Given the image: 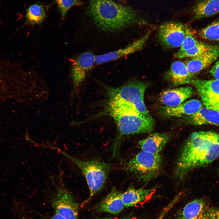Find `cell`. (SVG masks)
Segmentation results:
<instances>
[{"mask_svg":"<svg viewBox=\"0 0 219 219\" xmlns=\"http://www.w3.org/2000/svg\"><path fill=\"white\" fill-rule=\"evenodd\" d=\"M61 178L51 200L52 206L55 213L65 219H78V204L62 182Z\"/></svg>","mask_w":219,"mask_h":219,"instance_id":"cell-8","label":"cell"},{"mask_svg":"<svg viewBox=\"0 0 219 219\" xmlns=\"http://www.w3.org/2000/svg\"><path fill=\"white\" fill-rule=\"evenodd\" d=\"M209 208L203 200L195 199L179 210L173 219H209Z\"/></svg>","mask_w":219,"mask_h":219,"instance_id":"cell-13","label":"cell"},{"mask_svg":"<svg viewBox=\"0 0 219 219\" xmlns=\"http://www.w3.org/2000/svg\"><path fill=\"white\" fill-rule=\"evenodd\" d=\"M86 12L97 26L105 31H120L143 22L132 8L113 0H90Z\"/></svg>","mask_w":219,"mask_h":219,"instance_id":"cell-2","label":"cell"},{"mask_svg":"<svg viewBox=\"0 0 219 219\" xmlns=\"http://www.w3.org/2000/svg\"><path fill=\"white\" fill-rule=\"evenodd\" d=\"M60 151L75 163L85 176L90 193L88 198L84 203L87 202L103 188L109 174L110 164L98 158L82 160L71 156L61 150Z\"/></svg>","mask_w":219,"mask_h":219,"instance_id":"cell-4","label":"cell"},{"mask_svg":"<svg viewBox=\"0 0 219 219\" xmlns=\"http://www.w3.org/2000/svg\"><path fill=\"white\" fill-rule=\"evenodd\" d=\"M165 75L166 78L176 86L188 83L191 82L193 78L186 64L180 61L172 63Z\"/></svg>","mask_w":219,"mask_h":219,"instance_id":"cell-19","label":"cell"},{"mask_svg":"<svg viewBox=\"0 0 219 219\" xmlns=\"http://www.w3.org/2000/svg\"><path fill=\"white\" fill-rule=\"evenodd\" d=\"M205 107L219 112V79H199L191 81Z\"/></svg>","mask_w":219,"mask_h":219,"instance_id":"cell-9","label":"cell"},{"mask_svg":"<svg viewBox=\"0 0 219 219\" xmlns=\"http://www.w3.org/2000/svg\"><path fill=\"white\" fill-rule=\"evenodd\" d=\"M24 79V69L20 64L0 60V103L9 99L21 102Z\"/></svg>","mask_w":219,"mask_h":219,"instance_id":"cell-3","label":"cell"},{"mask_svg":"<svg viewBox=\"0 0 219 219\" xmlns=\"http://www.w3.org/2000/svg\"><path fill=\"white\" fill-rule=\"evenodd\" d=\"M110 116L117 125L119 133L112 146L114 157L119 154L123 137L135 134L149 133L153 130L155 124L152 117H149L141 114H113Z\"/></svg>","mask_w":219,"mask_h":219,"instance_id":"cell-5","label":"cell"},{"mask_svg":"<svg viewBox=\"0 0 219 219\" xmlns=\"http://www.w3.org/2000/svg\"><path fill=\"white\" fill-rule=\"evenodd\" d=\"M199 34L203 39L219 42V18L201 29Z\"/></svg>","mask_w":219,"mask_h":219,"instance_id":"cell-26","label":"cell"},{"mask_svg":"<svg viewBox=\"0 0 219 219\" xmlns=\"http://www.w3.org/2000/svg\"><path fill=\"white\" fill-rule=\"evenodd\" d=\"M202 106L200 101L191 99L175 107L165 106L162 108L161 112L164 116L167 117L187 116L197 112Z\"/></svg>","mask_w":219,"mask_h":219,"instance_id":"cell-17","label":"cell"},{"mask_svg":"<svg viewBox=\"0 0 219 219\" xmlns=\"http://www.w3.org/2000/svg\"><path fill=\"white\" fill-rule=\"evenodd\" d=\"M192 11L196 19L212 16L219 12V0H198Z\"/></svg>","mask_w":219,"mask_h":219,"instance_id":"cell-22","label":"cell"},{"mask_svg":"<svg viewBox=\"0 0 219 219\" xmlns=\"http://www.w3.org/2000/svg\"><path fill=\"white\" fill-rule=\"evenodd\" d=\"M219 56V46H213L210 50L197 56L190 58L186 63L193 77L211 64Z\"/></svg>","mask_w":219,"mask_h":219,"instance_id":"cell-14","label":"cell"},{"mask_svg":"<svg viewBox=\"0 0 219 219\" xmlns=\"http://www.w3.org/2000/svg\"><path fill=\"white\" fill-rule=\"evenodd\" d=\"M109 96L107 109L109 115L141 114L134 105L129 102L116 96Z\"/></svg>","mask_w":219,"mask_h":219,"instance_id":"cell-23","label":"cell"},{"mask_svg":"<svg viewBox=\"0 0 219 219\" xmlns=\"http://www.w3.org/2000/svg\"><path fill=\"white\" fill-rule=\"evenodd\" d=\"M213 46V45L200 41L190 49L182 51H178L175 54L174 56L176 57L179 58H191L205 52L210 50Z\"/></svg>","mask_w":219,"mask_h":219,"instance_id":"cell-25","label":"cell"},{"mask_svg":"<svg viewBox=\"0 0 219 219\" xmlns=\"http://www.w3.org/2000/svg\"><path fill=\"white\" fill-rule=\"evenodd\" d=\"M148 86L146 82L131 80L117 88L107 87L109 95L121 98L132 104L141 114L152 117L147 109L144 102V94Z\"/></svg>","mask_w":219,"mask_h":219,"instance_id":"cell-7","label":"cell"},{"mask_svg":"<svg viewBox=\"0 0 219 219\" xmlns=\"http://www.w3.org/2000/svg\"><path fill=\"white\" fill-rule=\"evenodd\" d=\"M155 191L154 188L136 189L130 187L121 194L125 207H134L145 201L151 197Z\"/></svg>","mask_w":219,"mask_h":219,"instance_id":"cell-18","label":"cell"},{"mask_svg":"<svg viewBox=\"0 0 219 219\" xmlns=\"http://www.w3.org/2000/svg\"><path fill=\"white\" fill-rule=\"evenodd\" d=\"M187 26L179 22L165 23L161 25L158 28L159 40L164 46L168 48L180 47L185 37Z\"/></svg>","mask_w":219,"mask_h":219,"instance_id":"cell-10","label":"cell"},{"mask_svg":"<svg viewBox=\"0 0 219 219\" xmlns=\"http://www.w3.org/2000/svg\"><path fill=\"white\" fill-rule=\"evenodd\" d=\"M160 154H154L142 151L124 165L125 169L138 180L148 182L158 175L162 167Z\"/></svg>","mask_w":219,"mask_h":219,"instance_id":"cell-6","label":"cell"},{"mask_svg":"<svg viewBox=\"0 0 219 219\" xmlns=\"http://www.w3.org/2000/svg\"><path fill=\"white\" fill-rule=\"evenodd\" d=\"M210 73L215 79H219V60L212 66Z\"/></svg>","mask_w":219,"mask_h":219,"instance_id":"cell-29","label":"cell"},{"mask_svg":"<svg viewBox=\"0 0 219 219\" xmlns=\"http://www.w3.org/2000/svg\"><path fill=\"white\" fill-rule=\"evenodd\" d=\"M102 219H136L134 217L130 215H127L121 217H106Z\"/></svg>","mask_w":219,"mask_h":219,"instance_id":"cell-31","label":"cell"},{"mask_svg":"<svg viewBox=\"0 0 219 219\" xmlns=\"http://www.w3.org/2000/svg\"><path fill=\"white\" fill-rule=\"evenodd\" d=\"M209 219H219V208L209 207Z\"/></svg>","mask_w":219,"mask_h":219,"instance_id":"cell-30","label":"cell"},{"mask_svg":"<svg viewBox=\"0 0 219 219\" xmlns=\"http://www.w3.org/2000/svg\"><path fill=\"white\" fill-rule=\"evenodd\" d=\"M219 156V134L212 131L193 132L181 150L175 175L182 179L192 170L211 163Z\"/></svg>","mask_w":219,"mask_h":219,"instance_id":"cell-1","label":"cell"},{"mask_svg":"<svg viewBox=\"0 0 219 219\" xmlns=\"http://www.w3.org/2000/svg\"><path fill=\"white\" fill-rule=\"evenodd\" d=\"M121 194L115 187H112L109 194L96 207L95 210L113 215L120 214L125 207Z\"/></svg>","mask_w":219,"mask_h":219,"instance_id":"cell-16","label":"cell"},{"mask_svg":"<svg viewBox=\"0 0 219 219\" xmlns=\"http://www.w3.org/2000/svg\"><path fill=\"white\" fill-rule=\"evenodd\" d=\"M96 56L92 52L86 51L73 61L71 77L74 89L77 88L85 80L87 73L95 64Z\"/></svg>","mask_w":219,"mask_h":219,"instance_id":"cell-11","label":"cell"},{"mask_svg":"<svg viewBox=\"0 0 219 219\" xmlns=\"http://www.w3.org/2000/svg\"><path fill=\"white\" fill-rule=\"evenodd\" d=\"M49 219H65L60 215L55 213Z\"/></svg>","mask_w":219,"mask_h":219,"instance_id":"cell-32","label":"cell"},{"mask_svg":"<svg viewBox=\"0 0 219 219\" xmlns=\"http://www.w3.org/2000/svg\"><path fill=\"white\" fill-rule=\"evenodd\" d=\"M186 122L194 125L210 124L219 126V112L202 107L196 113L187 116Z\"/></svg>","mask_w":219,"mask_h":219,"instance_id":"cell-21","label":"cell"},{"mask_svg":"<svg viewBox=\"0 0 219 219\" xmlns=\"http://www.w3.org/2000/svg\"><path fill=\"white\" fill-rule=\"evenodd\" d=\"M58 10L60 12L61 18L64 19L68 11L74 6H80L82 2L79 0H55Z\"/></svg>","mask_w":219,"mask_h":219,"instance_id":"cell-27","label":"cell"},{"mask_svg":"<svg viewBox=\"0 0 219 219\" xmlns=\"http://www.w3.org/2000/svg\"><path fill=\"white\" fill-rule=\"evenodd\" d=\"M193 93L192 88L189 86L168 89L161 93L159 100L166 106L175 107L184 102Z\"/></svg>","mask_w":219,"mask_h":219,"instance_id":"cell-15","label":"cell"},{"mask_svg":"<svg viewBox=\"0 0 219 219\" xmlns=\"http://www.w3.org/2000/svg\"><path fill=\"white\" fill-rule=\"evenodd\" d=\"M200 42L196 38L193 31L187 26L185 37L180 49L178 51H182L190 49L195 46Z\"/></svg>","mask_w":219,"mask_h":219,"instance_id":"cell-28","label":"cell"},{"mask_svg":"<svg viewBox=\"0 0 219 219\" xmlns=\"http://www.w3.org/2000/svg\"><path fill=\"white\" fill-rule=\"evenodd\" d=\"M150 33V32H148L140 38L123 48L96 56L95 64L98 65L113 61L141 50L144 46Z\"/></svg>","mask_w":219,"mask_h":219,"instance_id":"cell-12","label":"cell"},{"mask_svg":"<svg viewBox=\"0 0 219 219\" xmlns=\"http://www.w3.org/2000/svg\"><path fill=\"white\" fill-rule=\"evenodd\" d=\"M46 8L44 5L38 3L30 5L26 10L27 23L31 25L42 23L46 16Z\"/></svg>","mask_w":219,"mask_h":219,"instance_id":"cell-24","label":"cell"},{"mask_svg":"<svg viewBox=\"0 0 219 219\" xmlns=\"http://www.w3.org/2000/svg\"><path fill=\"white\" fill-rule=\"evenodd\" d=\"M169 139L166 134L155 133L139 141L138 144L142 151L154 154H160Z\"/></svg>","mask_w":219,"mask_h":219,"instance_id":"cell-20","label":"cell"}]
</instances>
